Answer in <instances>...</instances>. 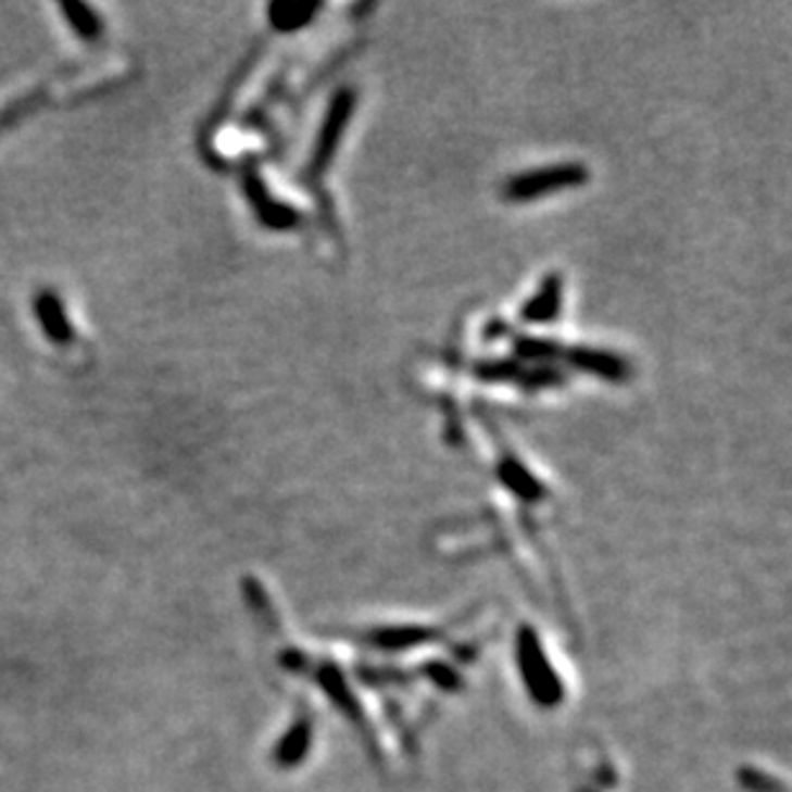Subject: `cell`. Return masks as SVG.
Here are the masks:
<instances>
[{
  "label": "cell",
  "instance_id": "1",
  "mask_svg": "<svg viewBox=\"0 0 792 792\" xmlns=\"http://www.w3.org/2000/svg\"><path fill=\"white\" fill-rule=\"evenodd\" d=\"M588 173L577 164H567V167H549V169H537V173H524L513 177L505 188V196L511 201H528V198H539L544 192H554L562 188H575L580 185Z\"/></svg>",
  "mask_w": 792,
  "mask_h": 792
},
{
  "label": "cell",
  "instance_id": "2",
  "mask_svg": "<svg viewBox=\"0 0 792 792\" xmlns=\"http://www.w3.org/2000/svg\"><path fill=\"white\" fill-rule=\"evenodd\" d=\"M34 313H37L45 337L56 347H70L75 341V328L70 324L62 298L54 290H39L34 298Z\"/></svg>",
  "mask_w": 792,
  "mask_h": 792
},
{
  "label": "cell",
  "instance_id": "3",
  "mask_svg": "<svg viewBox=\"0 0 792 792\" xmlns=\"http://www.w3.org/2000/svg\"><path fill=\"white\" fill-rule=\"evenodd\" d=\"M60 11L67 18V24L73 26V32L85 41H98L103 37V21L98 16L96 9H90L88 3H80V0H67V3H60Z\"/></svg>",
  "mask_w": 792,
  "mask_h": 792
},
{
  "label": "cell",
  "instance_id": "4",
  "mask_svg": "<svg viewBox=\"0 0 792 792\" xmlns=\"http://www.w3.org/2000/svg\"><path fill=\"white\" fill-rule=\"evenodd\" d=\"M45 103H49L47 88H37V90L26 92V96L16 98L11 105H5V109L0 111V134H5L9 128L16 126L18 121L32 116V113H37Z\"/></svg>",
  "mask_w": 792,
  "mask_h": 792
},
{
  "label": "cell",
  "instance_id": "5",
  "mask_svg": "<svg viewBox=\"0 0 792 792\" xmlns=\"http://www.w3.org/2000/svg\"><path fill=\"white\" fill-rule=\"evenodd\" d=\"M556 309H560V285L552 280L549 285H544V292H541L537 301L528 305L524 316H528L531 320H546L554 316Z\"/></svg>",
  "mask_w": 792,
  "mask_h": 792
},
{
  "label": "cell",
  "instance_id": "6",
  "mask_svg": "<svg viewBox=\"0 0 792 792\" xmlns=\"http://www.w3.org/2000/svg\"><path fill=\"white\" fill-rule=\"evenodd\" d=\"M313 11H316V5H309V9H303V5L275 3L273 9H269V16H273L277 28H282V32H290V28L301 26L303 18L311 16Z\"/></svg>",
  "mask_w": 792,
  "mask_h": 792
}]
</instances>
